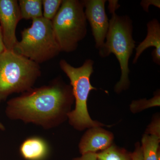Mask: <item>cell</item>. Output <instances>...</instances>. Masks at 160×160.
Returning a JSON list of instances; mask_svg holds the SVG:
<instances>
[{"mask_svg": "<svg viewBox=\"0 0 160 160\" xmlns=\"http://www.w3.org/2000/svg\"><path fill=\"white\" fill-rule=\"evenodd\" d=\"M160 138L154 135L144 136L142 140L144 160H158L160 152H158Z\"/></svg>", "mask_w": 160, "mask_h": 160, "instance_id": "13", "label": "cell"}, {"mask_svg": "<svg viewBox=\"0 0 160 160\" xmlns=\"http://www.w3.org/2000/svg\"><path fill=\"white\" fill-rule=\"evenodd\" d=\"M96 155L99 160H128L125 155L113 146L108 147L102 152Z\"/></svg>", "mask_w": 160, "mask_h": 160, "instance_id": "15", "label": "cell"}, {"mask_svg": "<svg viewBox=\"0 0 160 160\" xmlns=\"http://www.w3.org/2000/svg\"><path fill=\"white\" fill-rule=\"evenodd\" d=\"M39 64L6 50L0 54V102L14 93H23L33 88L41 76Z\"/></svg>", "mask_w": 160, "mask_h": 160, "instance_id": "3", "label": "cell"}, {"mask_svg": "<svg viewBox=\"0 0 160 160\" xmlns=\"http://www.w3.org/2000/svg\"><path fill=\"white\" fill-rule=\"evenodd\" d=\"M18 5L22 19L32 20L43 17L41 0H20Z\"/></svg>", "mask_w": 160, "mask_h": 160, "instance_id": "12", "label": "cell"}, {"mask_svg": "<svg viewBox=\"0 0 160 160\" xmlns=\"http://www.w3.org/2000/svg\"><path fill=\"white\" fill-rule=\"evenodd\" d=\"M82 1L63 0L52 20L61 52H72L87 33V20Z\"/></svg>", "mask_w": 160, "mask_h": 160, "instance_id": "6", "label": "cell"}, {"mask_svg": "<svg viewBox=\"0 0 160 160\" xmlns=\"http://www.w3.org/2000/svg\"><path fill=\"white\" fill-rule=\"evenodd\" d=\"M150 133L152 135L160 138V123L159 122L153 123L150 127Z\"/></svg>", "mask_w": 160, "mask_h": 160, "instance_id": "17", "label": "cell"}, {"mask_svg": "<svg viewBox=\"0 0 160 160\" xmlns=\"http://www.w3.org/2000/svg\"><path fill=\"white\" fill-rule=\"evenodd\" d=\"M13 51L38 64L57 56L61 50L52 21L43 17L32 20L31 26L22 31Z\"/></svg>", "mask_w": 160, "mask_h": 160, "instance_id": "5", "label": "cell"}, {"mask_svg": "<svg viewBox=\"0 0 160 160\" xmlns=\"http://www.w3.org/2000/svg\"><path fill=\"white\" fill-rule=\"evenodd\" d=\"M6 50L5 45H4V41H3V37L2 32V28L0 26V54L2 53L3 52Z\"/></svg>", "mask_w": 160, "mask_h": 160, "instance_id": "21", "label": "cell"}, {"mask_svg": "<svg viewBox=\"0 0 160 160\" xmlns=\"http://www.w3.org/2000/svg\"><path fill=\"white\" fill-rule=\"evenodd\" d=\"M112 137L109 132L102 129L94 128L85 134L79 144L80 152L82 154L105 150L110 146Z\"/></svg>", "mask_w": 160, "mask_h": 160, "instance_id": "10", "label": "cell"}, {"mask_svg": "<svg viewBox=\"0 0 160 160\" xmlns=\"http://www.w3.org/2000/svg\"><path fill=\"white\" fill-rule=\"evenodd\" d=\"M155 5L158 8H160V1H143L141 2V5L143 7L144 10L148 12V8L149 5Z\"/></svg>", "mask_w": 160, "mask_h": 160, "instance_id": "16", "label": "cell"}, {"mask_svg": "<svg viewBox=\"0 0 160 160\" xmlns=\"http://www.w3.org/2000/svg\"><path fill=\"white\" fill-rule=\"evenodd\" d=\"M19 152L25 160H45L49 156L50 148L43 138L33 136L23 141L20 146Z\"/></svg>", "mask_w": 160, "mask_h": 160, "instance_id": "11", "label": "cell"}, {"mask_svg": "<svg viewBox=\"0 0 160 160\" xmlns=\"http://www.w3.org/2000/svg\"><path fill=\"white\" fill-rule=\"evenodd\" d=\"M0 130H3H3H5V126H4V125H3L1 122H0Z\"/></svg>", "mask_w": 160, "mask_h": 160, "instance_id": "22", "label": "cell"}, {"mask_svg": "<svg viewBox=\"0 0 160 160\" xmlns=\"http://www.w3.org/2000/svg\"><path fill=\"white\" fill-rule=\"evenodd\" d=\"M147 33L145 39L136 48V53L132 61L133 64L137 62L138 59L143 52L150 47L155 49L152 53L153 62L160 65V24L158 20L153 19L147 23Z\"/></svg>", "mask_w": 160, "mask_h": 160, "instance_id": "9", "label": "cell"}, {"mask_svg": "<svg viewBox=\"0 0 160 160\" xmlns=\"http://www.w3.org/2000/svg\"><path fill=\"white\" fill-rule=\"evenodd\" d=\"M74 160H98L96 153L88 152L82 154L81 157L78 158Z\"/></svg>", "mask_w": 160, "mask_h": 160, "instance_id": "18", "label": "cell"}, {"mask_svg": "<svg viewBox=\"0 0 160 160\" xmlns=\"http://www.w3.org/2000/svg\"><path fill=\"white\" fill-rule=\"evenodd\" d=\"M21 19L17 1L0 0V26L6 50H14L18 42L16 36V29Z\"/></svg>", "mask_w": 160, "mask_h": 160, "instance_id": "8", "label": "cell"}, {"mask_svg": "<svg viewBox=\"0 0 160 160\" xmlns=\"http://www.w3.org/2000/svg\"><path fill=\"white\" fill-rule=\"evenodd\" d=\"M73 100L71 86L57 79L49 85L32 88L9 100L6 114L11 120L50 129L67 117Z\"/></svg>", "mask_w": 160, "mask_h": 160, "instance_id": "1", "label": "cell"}, {"mask_svg": "<svg viewBox=\"0 0 160 160\" xmlns=\"http://www.w3.org/2000/svg\"><path fill=\"white\" fill-rule=\"evenodd\" d=\"M109 9L110 13L115 12L119 6L117 1H109Z\"/></svg>", "mask_w": 160, "mask_h": 160, "instance_id": "20", "label": "cell"}, {"mask_svg": "<svg viewBox=\"0 0 160 160\" xmlns=\"http://www.w3.org/2000/svg\"><path fill=\"white\" fill-rule=\"evenodd\" d=\"M109 26L102 49L99 51L101 57L113 53L120 64L121 76L115 86V90L119 92L127 89L129 85V59L135 48V41L132 37V22L128 16H119L112 12Z\"/></svg>", "mask_w": 160, "mask_h": 160, "instance_id": "2", "label": "cell"}, {"mask_svg": "<svg viewBox=\"0 0 160 160\" xmlns=\"http://www.w3.org/2000/svg\"><path fill=\"white\" fill-rule=\"evenodd\" d=\"M132 160H144L142 149H138L132 155Z\"/></svg>", "mask_w": 160, "mask_h": 160, "instance_id": "19", "label": "cell"}, {"mask_svg": "<svg viewBox=\"0 0 160 160\" xmlns=\"http://www.w3.org/2000/svg\"><path fill=\"white\" fill-rule=\"evenodd\" d=\"M105 0L82 1L87 21L91 27L95 47L101 50L104 46L109 26V20L105 9Z\"/></svg>", "mask_w": 160, "mask_h": 160, "instance_id": "7", "label": "cell"}, {"mask_svg": "<svg viewBox=\"0 0 160 160\" xmlns=\"http://www.w3.org/2000/svg\"><path fill=\"white\" fill-rule=\"evenodd\" d=\"M62 2V0L42 1L44 8L43 17L52 21L58 11Z\"/></svg>", "mask_w": 160, "mask_h": 160, "instance_id": "14", "label": "cell"}, {"mask_svg": "<svg viewBox=\"0 0 160 160\" xmlns=\"http://www.w3.org/2000/svg\"><path fill=\"white\" fill-rule=\"evenodd\" d=\"M94 62L86 59L79 67H73L64 59L60 61L61 69L70 81L75 107L67 115L69 123L76 129H82L88 127H97L99 124L92 121L87 109V100L91 90L96 89L90 83V77L93 72Z\"/></svg>", "mask_w": 160, "mask_h": 160, "instance_id": "4", "label": "cell"}]
</instances>
